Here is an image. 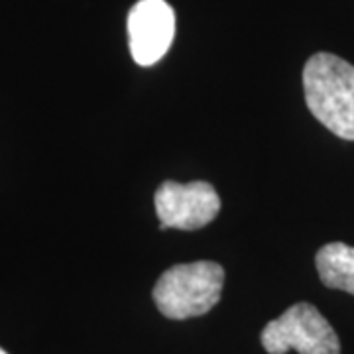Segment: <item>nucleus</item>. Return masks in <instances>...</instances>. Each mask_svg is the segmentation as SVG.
<instances>
[{"label": "nucleus", "instance_id": "obj_6", "mask_svg": "<svg viewBox=\"0 0 354 354\" xmlns=\"http://www.w3.org/2000/svg\"><path fill=\"white\" fill-rule=\"evenodd\" d=\"M321 281L330 290L354 295V246L344 242H329L315 256Z\"/></svg>", "mask_w": 354, "mask_h": 354}, {"label": "nucleus", "instance_id": "obj_5", "mask_svg": "<svg viewBox=\"0 0 354 354\" xmlns=\"http://www.w3.org/2000/svg\"><path fill=\"white\" fill-rule=\"evenodd\" d=\"M128 41L134 62L158 64L176 38V12L165 0H138L128 14Z\"/></svg>", "mask_w": 354, "mask_h": 354}, {"label": "nucleus", "instance_id": "obj_7", "mask_svg": "<svg viewBox=\"0 0 354 354\" xmlns=\"http://www.w3.org/2000/svg\"><path fill=\"white\" fill-rule=\"evenodd\" d=\"M0 354H8V353H6V351H4V348H0Z\"/></svg>", "mask_w": 354, "mask_h": 354}, {"label": "nucleus", "instance_id": "obj_3", "mask_svg": "<svg viewBox=\"0 0 354 354\" xmlns=\"http://www.w3.org/2000/svg\"><path fill=\"white\" fill-rule=\"evenodd\" d=\"M262 346L270 354H341V342L330 323L311 304H295L262 330Z\"/></svg>", "mask_w": 354, "mask_h": 354}, {"label": "nucleus", "instance_id": "obj_1", "mask_svg": "<svg viewBox=\"0 0 354 354\" xmlns=\"http://www.w3.org/2000/svg\"><path fill=\"white\" fill-rule=\"evenodd\" d=\"M305 101L311 114L342 140H354V65L321 51L304 69Z\"/></svg>", "mask_w": 354, "mask_h": 354}, {"label": "nucleus", "instance_id": "obj_2", "mask_svg": "<svg viewBox=\"0 0 354 354\" xmlns=\"http://www.w3.org/2000/svg\"><path fill=\"white\" fill-rule=\"evenodd\" d=\"M225 286L223 266L209 260L177 264L165 270L153 286V301L167 319H189L209 313Z\"/></svg>", "mask_w": 354, "mask_h": 354}, {"label": "nucleus", "instance_id": "obj_4", "mask_svg": "<svg viewBox=\"0 0 354 354\" xmlns=\"http://www.w3.org/2000/svg\"><path fill=\"white\" fill-rule=\"evenodd\" d=\"M156 215L162 230H197L207 227L221 211V199L207 181H165L156 191Z\"/></svg>", "mask_w": 354, "mask_h": 354}]
</instances>
